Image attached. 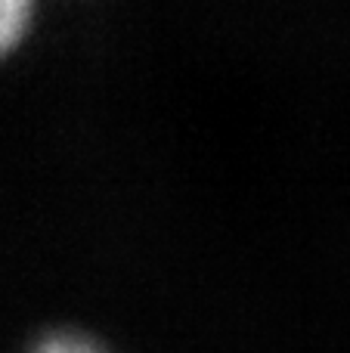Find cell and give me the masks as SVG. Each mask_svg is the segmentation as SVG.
<instances>
[{
  "mask_svg": "<svg viewBox=\"0 0 350 353\" xmlns=\"http://www.w3.org/2000/svg\"><path fill=\"white\" fill-rule=\"evenodd\" d=\"M31 12V0H0V56L22 37Z\"/></svg>",
  "mask_w": 350,
  "mask_h": 353,
  "instance_id": "1",
  "label": "cell"
},
{
  "mask_svg": "<svg viewBox=\"0 0 350 353\" xmlns=\"http://www.w3.org/2000/svg\"><path fill=\"white\" fill-rule=\"evenodd\" d=\"M31 353H105V350L87 335H78V332H56V335H47L43 341H37Z\"/></svg>",
  "mask_w": 350,
  "mask_h": 353,
  "instance_id": "2",
  "label": "cell"
}]
</instances>
